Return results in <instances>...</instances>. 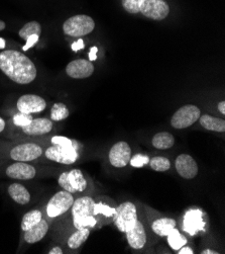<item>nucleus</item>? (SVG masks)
I'll return each instance as SVG.
<instances>
[{
	"instance_id": "nucleus-22",
	"label": "nucleus",
	"mask_w": 225,
	"mask_h": 254,
	"mask_svg": "<svg viewBox=\"0 0 225 254\" xmlns=\"http://www.w3.org/2000/svg\"><path fill=\"white\" fill-rule=\"evenodd\" d=\"M200 125L204 129L214 132H224L225 131V121L219 118H214L209 115L200 116Z\"/></svg>"
},
{
	"instance_id": "nucleus-17",
	"label": "nucleus",
	"mask_w": 225,
	"mask_h": 254,
	"mask_svg": "<svg viewBox=\"0 0 225 254\" xmlns=\"http://www.w3.org/2000/svg\"><path fill=\"white\" fill-rule=\"evenodd\" d=\"M53 129V121L45 118L33 119V121L24 127H21V131L30 136H42L47 134Z\"/></svg>"
},
{
	"instance_id": "nucleus-14",
	"label": "nucleus",
	"mask_w": 225,
	"mask_h": 254,
	"mask_svg": "<svg viewBox=\"0 0 225 254\" xmlns=\"http://www.w3.org/2000/svg\"><path fill=\"white\" fill-rule=\"evenodd\" d=\"M6 175L9 179L19 180V181H30L35 179L37 174V170L33 165H30L26 162L13 163L6 168Z\"/></svg>"
},
{
	"instance_id": "nucleus-37",
	"label": "nucleus",
	"mask_w": 225,
	"mask_h": 254,
	"mask_svg": "<svg viewBox=\"0 0 225 254\" xmlns=\"http://www.w3.org/2000/svg\"><path fill=\"white\" fill-rule=\"evenodd\" d=\"M97 51H98L97 47H92V49L90 50V53H89L90 61H94V60H96V58H97V56H96V54H97Z\"/></svg>"
},
{
	"instance_id": "nucleus-38",
	"label": "nucleus",
	"mask_w": 225,
	"mask_h": 254,
	"mask_svg": "<svg viewBox=\"0 0 225 254\" xmlns=\"http://www.w3.org/2000/svg\"><path fill=\"white\" fill-rule=\"evenodd\" d=\"M179 254H193L194 252H193V250L190 248V247H181L180 249H179V252H178Z\"/></svg>"
},
{
	"instance_id": "nucleus-2",
	"label": "nucleus",
	"mask_w": 225,
	"mask_h": 254,
	"mask_svg": "<svg viewBox=\"0 0 225 254\" xmlns=\"http://www.w3.org/2000/svg\"><path fill=\"white\" fill-rule=\"evenodd\" d=\"M95 200L91 196H82L75 199L71 207L73 224L77 229L82 228H93L97 224L94 216Z\"/></svg>"
},
{
	"instance_id": "nucleus-4",
	"label": "nucleus",
	"mask_w": 225,
	"mask_h": 254,
	"mask_svg": "<svg viewBox=\"0 0 225 254\" xmlns=\"http://www.w3.org/2000/svg\"><path fill=\"white\" fill-rule=\"evenodd\" d=\"M113 218L118 230L123 233L128 232L138 220L135 205L131 201L122 202L121 205L117 207L115 216Z\"/></svg>"
},
{
	"instance_id": "nucleus-3",
	"label": "nucleus",
	"mask_w": 225,
	"mask_h": 254,
	"mask_svg": "<svg viewBox=\"0 0 225 254\" xmlns=\"http://www.w3.org/2000/svg\"><path fill=\"white\" fill-rule=\"evenodd\" d=\"M94 28V20L92 17L85 14L74 15L68 18L63 24L64 33L70 37L75 38H79L92 33Z\"/></svg>"
},
{
	"instance_id": "nucleus-7",
	"label": "nucleus",
	"mask_w": 225,
	"mask_h": 254,
	"mask_svg": "<svg viewBox=\"0 0 225 254\" xmlns=\"http://www.w3.org/2000/svg\"><path fill=\"white\" fill-rule=\"evenodd\" d=\"M73 202L74 197L72 193L66 190L58 191L48 200L46 206V214L49 218L59 217L71 209Z\"/></svg>"
},
{
	"instance_id": "nucleus-43",
	"label": "nucleus",
	"mask_w": 225,
	"mask_h": 254,
	"mask_svg": "<svg viewBox=\"0 0 225 254\" xmlns=\"http://www.w3.org/2000/svg\"><path fill=\"white\" fill-rule=\"evenodd\" d=\"M5 27H6V24H5V22H4L3 20H1V19H0V32H1V31H3V30L5 29Z\"/></svg>"
},
{
	"instance_id": "nucleus-15",
	"label": "nucleus",
	"mask_w": 225,
	"mask_h": 254,
	"mask_svg": "<svg viewBox=\"0 0 225 254\" xmlns=\"http://www.w3.org/2000/svg\"><path fill=\"white\" fill-rule=\"evenodd\" d=\"M176 170L180 176L186 180L195 179L198 174V165L194 158L188 154H181L175 162Z\"/></svg>"
},
{
	"instance_id": "nucleus-20",
	"label": "nucleus",
	"mask_w": 225,
	"mask_h": 254,
	"mask_svg": "<svg viewBox=\"0 0 225 254\" xmlns=\"http://www.w3.org/2000/svg\"><path fill=\"white\" fill-rule=\"evenodd\" d=\"M9 196L19 205H27L31 201V193L27 188L20 184H11L8 187Z\"/></svg>"
},
{
	"instance_id": "nucleus-23",
	"label": "nucleus",
	"mask_w": 225,
	"mask_h": 254,
	"mask_svg": "<svg viewBox=\"0 0 225 254\" xmlns=\"http://www.w3.org/2000/svg\"><path fill=\"white\" fill-rule=\"evenodd\" d=\"M90 235L89 228H82V229H77V231L73 233L68 239V246L71 249H78L85 241L88 239Z\"/></svg>"
},
{
	"instance_id": "nucleus-30",
	"label": "nucleus",
	"mask_w": 225,
	"mask_h": 254,
	"mask_svg": "<svg viewBox=\"0 0 225 254\" xmlns=\"http://www.w3.org/2000/svg\"><path fill=\"white\" fill-rule=\"evenodd\" d=\"M149 165H151L152 169L158 172H164L170 169L171 167V162L168 158L166 157H154L152 160H149Z\"/></svg>"
},
{
	"instance_id": "nucleus-40",
	"label": "nucleus",
	"mask_w": 225,
	"mask_h": 254,
	"mask_svg": "<svg viewBox=\"0 0 225 254\" xmlns=\"http://www.w3.org/2000/svg\"><path fill=\"white\" fill-rule=\"evenodd\" d=\"M218 110L222 115H225V101H221L218 105Z\"/></svg>"
},
{
	"instance_id": "nucleus-27",
	"label": "nucleus",
	"mask_w": 225,
	"mask_h": 254,
	"mask_svg": "<svg viewBox=\"0 0 225 254\" xmlns=\"http://www.w3.org/2000/svg\"><path fill=\"white\" fill-rule=\"evenodd\" d=\"M168 237V242L170 244V246L174 249V250H179L181 247L185 246V244H187V238L184 237L178 229H176V227L169 233Z\"/></svg>"
},
{
	"instance_id": "nucleus-16",
	"label": "nucleus",
	"mask_w": 225,
	"mask_h": 254,
	"mask_svg": "<svg viewBox=\"0 0 225 254\" xmlns=\"http://www.w3.org/2000/svg\"><path fill=\"white\" fill-rule=\"evenodd\" d=\"M203 214L201 211L192 210L189 211L184 217L183 229L185 232L194 236L199 231H202L205 227V222L202 218Z\"/></svg>"
},
{
	"instance_id": "nucleus-19",
	"label": "nucleus",
	"mask_w": 225,
	"mask_h": 254,
	"mask_svg": "<svg viewBox=\"0 0 225 254\" xmlns=\"http://www.w3.org/2000/svg\"><path fill=\"white\" fill-rule=\"evenodd\" d=\"M48 231V224L42 219L39 224L32 227L31 229L24 231V240L29 244H34L41 241Z\"/></svg>"
},
{
	"instance_id": "nucleus-41",
	"label": "nucleus",
	"mask_w": 225,
	"mask_h": 254,
	"mask_svg": "<svg viewBox=\"0 0 225 254\" xmlns=\"http://www.w3.org/2000/svg\"><path fill=\"white\" fill-rule=\"evenodd\" d=\"M5 128V122L2 118H0V133H1Z\"/></svg>"
},
{
	"instance_id": "nucleus-11",
	"label": "nucleus",
	"mask_w": 225,
	"mask_h": 254,
	"mask_svg": "<svg viewBox=\"0 0 225 254\" xmlns=\"http://www.w3.org/2000/svg\"><path fill=\"white\" fill-rule=\"evenodd\" d=\"M17 110L21 114L33 115L42 113L46 107L45 100L36 94H24L20 96L16 104Z\"/></svg>"
},
{
	"instance_id": "nucleus-44",
	"label": "nucleus",
	"mask_w": 225,
	"mask_h": 254,
	"mask_svg": "<svg viewBox=\"0 0 225 254\" xmlns=\"http://www.w3.org/2000/svg\"><path fill=\"white\" fill-rule=\"evenodd\" d=\"M5 41L3 40V39H1L0 38V50H2V49H4L5 48Z\"/></svg>"
},
{
	"instance_id": "nucleus-6",
	"label": "nucleus",
	"mask_w": 225,
	"mask_h": 254,
	"mask_svg": "<svg viewBox=\"0 0 225 254\" xmlns=\"http://www.w3.org/2000/svg\"><path fill=\"white\" fill-rule=\"evenodd\" d=\"M200 116H201V112H200L198 107L193 105H186L174 114L171 119V125L175 129H186L196 123Z\"/></svg>"
},
{
	"instance_id": "nucleus-25",
	"label": "nucleus",
	"mask_w": 225,
	"mask_h": 254,
	"mask_svg": "<svg viewBox=\"0 0 225 254\" xmlns=\"http://www.w3.org/2000/svg\"><path fill=\"white\" fill-rule=\"evenodd\" d=\"M42 219H43V214H42L41 211L33 210V211L28 212L26 215L22 217L21 229L23 231H27V230L31 229L32 227L39 224Z\"/></svg>"
},
{
	"instance_id": "nucleus-36",
	"label": "nucleus",
	"mask_w": 225,
	"mask_h": 254,
	"mask_svg": "<svg viewBox=\"0 0 225 254\" xmlns=\"http://www.w3.org/2000/svg\"><path fill=\"white\" fill-rule=\"evenodd\" d=\"M84 48V43L82 40H79L77 43H75L72 45V49L75 51V52H77L78 50H81Z\"/></svg>"
},
{
	"instance_id": "nucleus-8",
	"label": "nucleus",
	"mask_w": 225,
	"mask_h": 254,
	"mask_svg": "<svg viewBox=\"0 0 225 254\" xmlns=\"http://www.w3.org/2000/svg\"><path fill=\"white\" fill-rule=\"evenodd\" d=\"M45 157L61 164H73L78 159L77 150L74 146L53 145L45 150Z\"/></svg>"
},
{
	"instance_id": "nucleus-13",
	"label": "nucleus",
	"mask_w": 225,
	"mask_h": 254,
	"mask_svg": "<svg viewBox=\"0 0 225 254\" xmlns=\"http://www.w3.org/2000/svg\"><path fill=\"white\" fill-rule=\"evenodd\" d=\"M94 72L93 64L85 59H77L70 62L66 67V73L71 78L84 79L88 78Z\"/></svg>"
},
{
	"instance_id": "nucleus-18",
	"label": "nucleus",
	"mask_w": 225,
	"mask_h": 254,
	"mask_svg": "<svg viewBox=\"0 0 225 254\" xmlns=\"http://www.w3.org/2000/svg\"><path fill=\"white\" fill-rule=\"evenodd\" d=\"M129 244L134 249H141L146 243V232L142 223L137 220L131 230L126 232Z\"/></svg>"
},
{
	"instance_id": "nucleus-28",
	"label": "nucleus",
	"mask_w": 225,
	"mask_h": 254,
	"mask_svg": "<svg viewBox=\"0 0 225 254\" xmlns=\"http://www.w3.org/2000/svg\"><path fill=\"white\" fill-rule=\"evenodd\" d=\"M69 115H70V113H69V110L66 107V105H64L62 103H58V104H55L52 108L51 120L54 122L63 121V120H66L69 117Z\"/></svg>"
},
{
	"instance_id": "nucleus-26",
	"label": "nucleus",
	"mask_w": 225,
	"mask_h": 254,
	"mask_svg": "<svg viewBox=\"0 0 225 254\" xmlns=\"http://www.w3.org/2000/svg\"><path fill=\"white\" fill-rule=\"evenodd\" d=\"M41 33H42L41 24L38 21H30L24 24L20 29V31L18 32V35L22 40L27 41V39L30 38L31 36H34V35L40 36Z\"/></svg>"
},
{
	"instance_id": "nucleus-10",
	"label": "nucleus",
	"mask_w": 225,
	"mask_h": 254,
	"mask_svg": "<svg viewBox=\"0 0 225 254\" xmlns=\"http://www.w3.org/2000/svg\"><path fill=\"white\" fill-rule=\"evenodd\" d=\"M139 12L147 18L163 20L168 16L170 7L165 0H142Z\"/></svg>"
},
{
	"instance_id": "nucleus-12",
	"label": "nucleus",
	"mask_w": 225,
	"mask_h": 254,
	"mask_svg": "<svg viewBox=\"0 0 225 254\" xmlns=\"http://www.w3.org/2000/svg\"><path fill=\"white\" fill-rule=\"evenodd\" d=\"M109 162L116 168H122L130 163L132 158V149L127 142H117L109 151Z\"/></svg>"
},
{
	"instance_id": "nucleus-39",
	"label": "nucleus",
	"mask_w": 225,
	"mask_h": 254,
	"mask_svg": "<svg viewBox=\"0 0 225 254\" xmlns=\"http://www.w3.org/2000/svg\"><path fill=\"white\" fill-rule=\"evenodd\" d=\"M62 253H63V250L60 247H58V246L52 248L51 250H49V252H48V254H62Z\"/></svg>"
},
{
	"instance_id": "nucleus-29",
	"label": "nucleus",
	"mask_w": 225,
	"mask_h": 254,
	"mask_svg": "<svg viewBox=\"0 0 225 254\" xmlns=\"http://www.w3.org/2000/svg\"><path fill=\"white\" fill-rule=\"evenodd\" d=\"M116 209L111 208L103 202H95L94 205V216H103L105 218H113L115 216Z\"/></svg>"
},
{
	"instance_id": "nucleus-9",
	"label": "nucleus",
	"mask_w": 225,
	"mask_h": 254,
	"mask_svg": "<svg viewBox=\"0 0 225 254\" xmlns=\"http://www.w3.org/2000/svg\"><path fill=\"white\" fill-rule=\"evenodd\" d=\"M10 158L14 161L29 162L34 161L43 155V148L38 144L26 143L13 147L10 150Z\"/></svg>"
},
{
	"instance_id": "nucleus-5",
	"label": "nucleus",
	"mask_w": 225,
	"mask_h": 254,
	"mask_svg": "<svg viewBox=\"0 0 225 254\" xmlns=\"http://www.w3.org/2000/svg\"><path fill=\"white\" fill-rule=\"evenodd\" d=\"M59 186L70 193L82 192L87 188V181L84 174L79 169H72L70 171L63 172L58 179Z\"/></svg>"
},
{
	"instance_id": "nucleus-34",
	"label": "nucleus",
	"mask_w": 225,
	"mask_h": 254,
	"mask_svg": "<svg viewBox=\"0 0 225 254\" xmlns=\"http://www.w3.org/2000/svg\"><path fill=\"white\" fill-rule=\"evenodd\" d=\"M52 144L53 145H60V146H74V143L63 136H55L52 138Z\"/></svg>"
},
{
	"instance_id": "nucleus-31",
	"label": "nucleus",
	"mask_w": 225,
	"mask_h": 254,
	"mask_svg": "<svg viewBox=\"0 0 225 254\" xmlns=\"http://www.w3.org/2000/svg\"><path fill=\"white\" fill-rule=\"evenodd\" d=\"M142 0H122V6L128 12L135 14L139 12Z\"/></svg>"
},
{
	"instance_id": "nucleus-42",
	"label": "nucleus",
	"mask_w": 225,
	"mask_h": 254,
	"mask_svg": "<svg viewBox=\"0 0 225 254\" xmlns=\"http://www.w3.org/2000/svg\"><path fill=\"white\" fill-rule=\"evenodd\" d=\"M202 254H218V252L213 251V250L206 249V250H203V251H202Z\"/></svg>"
},
{
	"instance_id": "nucleus-35",
	"label": "nucleus",
	"mask_w": 225,
	"mask_h": 254,
	"mask_svg": "<svg viewBox=\"0 0 225 254\" xmlns=\"http://www.w3.org/2000/svg\"><path fill=\"white\" fill-rule=\"evenodd\" d=\"M39 39H40V36H39V35L31 36L30 38L27 39V44L22 47V50H24V51L30 50L31 48H33V47L39 42Z\"/></svg>"
},
{
	"instance_id": "nucleus-33",
	"label": "nucleus",
	"mask_w": 225,
	"mask_h": 254,
	"mask_svg": "<svg viewBox=\"0 0 225 254\" xmlns=\"http://www.w3.org/2000/svg\"><path fill=\"white\" fill-rule=\"evenodd\" d=\"M130 162H131V165L133 167L139 168V167H142L143 165L147 164L149 162V158L147 156H145V155L136 154V155H135L134 157L131 158Z\"/></svg>"
},
{
	"instance_id": "nucleus-32",
	"label": "nucleus",
	"mask_w": 225,
	"mask_h": 254,
	"mask_svg": "<svg viewBox=\"0 0 225 254\" xmlns=\"http://www.w3.org/2000/svg\"><path fill=\"white\" fill-rule=\"evenodd\" d=\"M33 121V117L32 115H27V114H18V115H15L13 117V123L15 126H18V127H24L29 125L31 122Z\"/></svg>"
},
{
	"instance_id": "nucleus-1",
	"label": "nucleus",
	"mask_w": 225,
	"mask_h": 254,
	"mask_svg": "<svg viewBox=\"0 0 225 254\" xmlns=\"http://www.w3.org/2000/svg\"><path fill=\"white\" fill-rule=\"evenodd\" d=\"M0 70L18 84L33 82L38 74L34 62L15 50H4L0 53Z\"/></svg>"
},
{
	"instance_id": "nucleus-24",
	"label": "nucleus",
	"mask_w": 225,
	"mask_h": 254,
	"mask_svg": "<svg viewBox=\"0 0 225 254\" xmlns=\"http://www.w3.org/2000/svg\"><path fill=\"white\" fill-rule=\"evenodd\" d=\"M152 143L155 148L160 150H166L174 146L175 138L169 132H161L154 136Z\"/></svg>"
},
{
	"instance_id": "nucleus-21",
	"label": "nucleus",
	"mask_w": 225,
	"mask_h": 254,
	"mask_svg": "<svg viewBox=\"0 0 225 254\" xmlns=\"http://www.w3.org/2000/svg\"><path fill=\"white\" fill-rule=\"evenodd\" d=\"M177 223L174 219L171 218H161L156 221H154L152 225V229L153 231L161 237L168 236L169 233L176 227Z\"/></svg>"
}]
</instances>
